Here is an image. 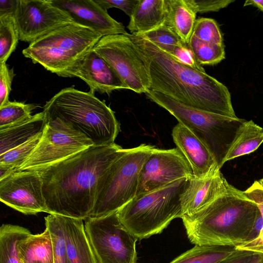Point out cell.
<instances>
[{"mask_svg": "<svg viewBox=\"0 0 263 263\" xmlns=\"http://www.w3.org/2000/svg\"><path fill=\"white\" fill-rule=\"evenodd\" d=\"M184 2L195 12L206 13L218 11L233 3V0H184Z\"/></svg>", "mask_w": 263, "mask_h": 263, "instance_id": "obj_35", "label": "cell"}, {"mask_svg": "<svg viewBox=\"0 0 263 263\" xmlns=\"http://www.w3.org/2000/svg\"><path fill=\"white\" fill-rule=\"evenodd\" d=\"M235 248L237 250H246L263 254V227L256 238Z\"/></svg>", "mask_w": 263, "mask_h": 263, "instance_id": "obj_39", "label": "cell"}, {"mask_svg": "<svg viewBox=\"0 0 263 263\" xmlns=\"http://www.w3.org/2000/svg\"><path fill=\"white\" fill-rule=\"evenodd\" d=\"M255 253L252 251L237 250L233 255L219 263H250Z\"/></svg>", "mask_w": 263, "mask_h": 263, "instance_id": "obj_40", "label": "cell"}, {"mask_svg": "<svg viewBox=\"0 0 263 263\" xmlns=\"http://www.w3.org/2000/svg\"><path fill=\"white\" fill-rule=\"evenodd\" d=\"M20 257L23 263H53V246L49 230L30 234L17 245Z\"/></svg>", "mask_w": 263, "mask_h": 263, "instance_id": "obj_23", "label": "cell"}, {"mask_svg": "<svg viewBox=\"0 0 263 263\" xmlns=\"http://www.w3.org/2000/svg\"><path fill=\"white\" fill-rule=\"evenodd\" d=\"M250 263H263V254L255 252Z\"/></svg>", "mask_w": 263, "mask_h": 263, "instance_id": "obj_43", "label": "cell"}, {"mask_svg": "<svg viewBox=\"0 0 263 263\" xmlns=\"http://www.w3.org/2000/svg\"><path fill=\"white\" fill-rule=\"evenodd\" d=\"M43 133L0 155V180L15 172L24 163L40 142Z\"/></svg>", "mask_w": 263, "mask_h": 263, "instance_id": "obj_27", "label": "cell"}, {"mask_svg": "<svg viewBox=\"0 0 263 263\" xmlns=\"http://www.w3.org/2000/svg\"><path fill=\"white\" fill-rule=\"evenodd\" d=\"M145 94L194 134L208 148L220 169L240 127L246 120L193 108L157 91L149 90Z\"/></svg>", "mask_w": 263, "mask_h": 263, "instance_id": "obj_5", "label": "cell"}, {"mask_svg": "<svg viewBox=\"0 0 263 263\" xmlns=\"http://www.w3.org/2000/svg\"><path fill=\"white\" fill-rule=\"evenodd\" d=\"M172 135L177 148L187 161L194 177L204 178L220 170L208 148L184 125L178 123L173 128Z\"/></svg>", "mask_w": 263, "mask_h": 263, "instance_id": "obj_18", "label": "cell"}, {"mask_svg": "<svg viewBox=\"0 0 263 263\" xmlns=\"http://www.w3.org/2000/svg\"><path fill=\"white\" fill-rule=\"evenodd\" d=\"M192 34L208 43L224 45L219 26L212 18L201 17L196 20Z\"/></svg>", "mask_w": 263, "mask_h": 263, "instance_id": "obj_32", "label": "cell"}, {"mask_svg": "<svg viewBox=\"0 0 263 263\" xmlns=\"http://www.w3.org/2000/svg\"><path fill=\"white\" fill-rule=\"evenodd\" d=\"M155 147L141 144L123 149L98 182L90 217L118 211L136 197L141 170Z\"/></svg>", "mask_w": 263, "mask_h": 263, "instance_id": "obj_7", "label": "cell"}, {"mask_svg": "<svg viewBox=\"0 0 263 263\" xmlns=\"http://www.w3.org/2000/svg\"><path fill=\"white\" fill-rule=\"evenodd\" d=\"M128 34L102 36L93 49L110 65L126 89L145 93L150 89L149 77L135 44Z\"/></svg>", "mask_w": 263, "mask_h": 263, "instance_id": "obj_11", "label": "cell"}, {"mask_svg": "<svg viewBox=\"0 0 263 263\" xmlns=\"http://www.w3.org/2000/svg\"><path fill=\"white\" fill-rule=\"evenodd\" d=\"M45 221L52 239L53 263H69L61 216L49 214L45 217Z\"/></svg>", "mask_w": 263, "mask_h": 263, "instance_id": "obj_30", "label": "cell"}, {"mask_svg": "<svg viewBox=\"0 0 263 263\" xmlns=\"http://www.w3.org/2000/svg\"><path fill=\"white\" fill-rule=\"evenodd\" d=\"M20 40L14 14L0 15V63H6Z\"/></svg>", "mask_w": 263, "mask_h": 263, "instance_id": "obj_28", "label": "cell"}, {"mask_svg": "<svg viewBox=\"0 0 263 263\" xmlns=\"http://www.w3.org/2000/svg\"><path fill=\"white\" fill-rule=\"evenodd\" d=\"M128 35L146 67L149 90L165 94L193 108L237 118L230 93L222 83L205 72L182 63L151 41L139 35Z\"/></svg>", "mask_w": 263, "mask_h": 263, "instance_id": "obj_2", "label": "cell"}, {"mask_svg": "<svg viewBox=\"0 0 263 263\" xmlns=\"http://www.w3.org/2000/svg\"><path fill=\"white\" fill-rule=\"evenodd\" d=\"M154 44L159 48L182 63L189 66L196 70L205 72L204 68L195 59L193 52L188 45L186 46H180Z\"/></svg>", "mask_w": 263, "mask_h": 263, "instance_id": "obj_34", "label": "cell"}, {"mask_svg": "<svg viewBox=\"0 0 263 263\" xmlns=\"http://www.w3.org/2000/svg\"><path fill=\"white\" fill-rule=\"evenodd\" d=\"M243 193L257 205L263 218V186L258 181H255Z\"/></svg>", "mask_w": 263, "mask_h": 263, "instance_id": "obj_38", "label": "cell"}, {"mask_svg": "<svg viewBox=\"0 0 263 263\" xmlns=\"http://www.w3.org/2000/svg\"><path fill=\"white\" fill-rule=\"evenodd\" d=\"M193 175L187 161L177 147L169 149L155 147L141 170L136 196Z\"/></svg>", "mask_w": 263, "mask_h": 263, "instance_id": "obj_13", "label": "cell"}, {"mask_svg": "<svg viewBox=\"0 0 263 263\" xmlns=\"http://www.w3.org/2000/svg\"><path fill=\"white\" fill-rule=\"evenodd\" d=\"M252 6L255 7L263 12V0H248L246 1L244 4V6Z\"/></svg>", "mask_w": 263, "mask_h": 263, "instance_id": "obj_42", "label": "cell"}, {"mask_svg": "<svg viewBox=\"0 0 263 263\" xmlns=\"http://www.w3.org/2000/svg\"><path fill=\"white\" fill-rule=\"evenodd\" d=\"M139 36L155 44L180 46L188 45L175 32L164 24Z\"/></svg>", "mask_w": 263, "mask_h": 263, "instance_id": "obj_33", "label": "cell"}, {"mask_svg": "<svg viewBox=\"0 0 263 263\" xmlns=\"http://www.w3.org/2000/svg\"><path fill=\"white\" fill-rule=\"evenodd\" d=\"M14 73L6 63H0V107L8 103Z\"/></svg>", "mask_w": 263, "mask_h": 263, "instance_id": "obj_36", "label": "cell"}, {"mask_svg": "<svg viewBox=\"0 0 263 263\" xmlns=\"http://www.w3.org/2000/svg\"><path fill=\"white\" fill-rule=\"evenodd\" d=\"M102 8L107 11L111 8L122 10L129 17L132 15L139 0H95Z\"/></svg>", "mask_w": 263, "mask_h": 263, "instance_id": "obj_37", "label": "cell"}, {"mask_svg": "<svg viewBox=\"0 0 263 263\" xmlns=\"http://www.w3.org/2000/svg\"><path fill=\"white\" fill-rule=\"evenodd\" d=\"M188 178L136 196L118 211L123 224L138 239L161 233L175 218H182L180 196Z\"/></svg>", "mask_w": 263, "mask_h": 263, "instance_id": "obj_6", "label": "cell"}, {"mask_svg": "<svg viewBox=\"0 0 263 263\" xmlns=\"http://www.w3.org/2000/svg\"><path fill=\"white\" fill-rule=\"evenodd\" d=\"M123 148L92 145L39 171L46 212L85 220L93 209L98 182Z\"/></svg>", "mask_w": 263, "mask_h": 263, "instance_id": "obj_1", "label": "cell"}, {"mask_svg": "<svg viewBox=\"0 0 263 263\" xmlns=\"http://www.w3.org/2000/svg\"><path fill=\"white\" fill-rule=\"evenodd\" d=\"M188 46L200 65H215L225 58L224 45L202 41L192 35Z\"/></svg>", "mask_w": 263, "mask_h": 263, "instance_id": "obj_29", "label": "cell"}, {"mask_svg": "<svg viewBox=\"0 0 263 263\" xmlns=\"http://www.w3.org/2000/svg\"><path fill=\"white\" fill-rule=\"evenodd\" d=\"M42 138L30 156L15 171H40L92 145L82 133L59 119L46 120Z\"/></svg>", "mask_w": 263, "mask_h": 263, "instance_id": "obj_10", "label": "cell"}, {"mask_svg": "<svg viewBox=\"0 0 263 263\" xmlns=\"http://www.w3.org/2000/svg\"><path fill=\"white\" fill-rule=\"evenodd\" d=\"M46 120L59 119L82 133L96 146L109 145L120 131L114 112L90 92L62 89L43 107Z\"/></svg>", "mask_w": 263, "mask_h": 263, "instance_id": "obj_4", "label": "cell"}, {"mask_svg": "<svg viewBox=\"0 0 263 263\" xmlns=\"http://www.w3.org/2000/svg\"><path fill=\"white\" fill-rule=\"evenodd\" d=\"M258 181L260 183V184L263 186V178L260 179Z\"/></svg>", "mask_w": 263, "mask_h": 263, "instance_id": "obj_44", "label": "cell"}, {"mask_svg": "<svg viewBox=\"0 0 263 263\" xmlns=\"http://www.w3.org/2000/svg\"><path fill=\"white\" fill-rule=\"evenodd\" d=\"M263 142V128L252 120L240 127L227 154L226 162L256 151Z\"/></svg>", "mask_w": 263, "mask_h": 263, "instance_id": "obj_24", "label": "cell"}, {"mask_svg": "<svg viewBox=\"0 0 263 263\" xmlns=\"http://www.w3.org/2000/svg\"><path fill=\"white\" fill-rule=\"evenodd\" d=\"M164 20V0H139L127 27L132 34L140 35L160 26Z\"/></svg>", "mask_w": 263, "mask_h": 263, "instance_id": "obj_21", "label": "cell"}, {"mask_svg": "<svg viewBox=\"0 0 263 263\" xmlns=\"http://www.w3.org/2000/svg\"><path fill=\"white\" fill-rule=\"evenodd\" d=\"M67 12L74 22L89 27L102 36L128 34L122 23L112 18L95 0H50Z\"/></svg>", "mask_w": 263, "mask_h": 263, "instance_id": "obj_16", "label": "cell"}, {"mask_svg": "<svg viewBox=\"0 0 263 263\" xmlns=\"http://www.w3.org/2000/svg\"><path fill=\"white\" fill-rule=\"evenodd\" d=\"M232 186L220 170L204 178L193 175L188 178L187 184L180 196L183 216L198 212Z\"/></svg>", "mask_w": 263, "mask_h": 263, "instance_id": "obj_17", "label": "cell"}, {"mask_svg": "<svg viewBox=\"0 0 263 263\" xmlns=\"http://www.w3.org/2000/svg\"><path fill=\"white\" fill-rule=\"evenodd\" d=\"M18 0H1L0 15L14 14Z\"/></svg>", "mask_w": 263, "mask_h": 263, "instance_id": "obj_41", "label": "cell"}, {"mask_svg": "<svg viewBox=\"0 0 263 263\" xmlns=\"http://www.w3.org/2000/svg\"><path fill=\"white\" fill-rule=\"evenodd\" d=\"M236 251L234 247L195 245L170 263H219Z\"/></svg>", "mask_w": 263, "mask_h": 263, "instance_id": "obj_26", "label": "cell"}, {"mask_svg": "<svg viewBox=\"0 0 263 263\" xmlns=\"http://www.w3.org/2000/svg\"><path fill=\"white\" fill-rule=\"evenodd\" d=\"M102 37L90 28L73 22L30 43L22 53L57 74L92 50Z\"/></svg>", "mask_w": 263, "mask_h": 263, "instance_id": "obj_8", "label": "cell"}, {"mask_svg": "<svg viewBox=\"0 0 263 263\" xmlns=\"http://www.w3.org/2000/svg\"><path fill=\"white\" fill-rule=\"evenodd\" d=\"M46 124L42 111L22 122L0 129V155L42 133Z\"/></svg>", "mask_w": 263, "mask_h": 263, "instance_id": "obj_20", "label": "cell"}, {"mask_svg": "<svg viewBox=\"0 0 263 263\" xmlns=\"http://www.w3.org/2000/svg\"><path fill=\"white\" fill-rule=\"evenodd\" d=\"M42 184L39 171L15 172L0 180V200L25 215L46 212Z\"/></svg>", "mask_w": 263, "mask_h": 263, "instance_id": "obj_14", "label": "cell"}, {"mask_svg": "<svg viewBox=\"0 0 263 263\" xmlns=\"http://www.w3.org/2000/svg\"><path fill=\"white\" fill-rule=\"evenodd\" d=\"M84 220L85 230L98 263H137L138 239L121 222L118 211Z\"/></svg>", "mask_w": 263, "mask_h": 263, "instance_id": "obj_9", "label": "cell"}, {"mask_svg": "<svg viewBox=\"0 0 263 263\" xmlns=\"http://www.w3.org/2000/svg\"><path fill=\"white\" fill-rule=\"evenodd\" d=\"M30 234L28 229L22 226L3 224L0 228V263H23L17 245Z\"/></svg>", "mask_w": 263, "mask_h": 263, "instance_id": "obj_25", "label": "cell"}, {"mask_svg": "<svg viewBox=\"0 0 263 263\" xmlns=\"http://www.w3.org/2000/svg\"><path fill=\"white\" fill-rule=\"evenodd\" d=\"M34 104L11 102L0 107V129L20 123L30 118Z\"/></svg>", "mask_w": 263, "mask_h": 263, "instance_id": "obj_31", "label": "cell"}, {"mask_svg": "<svg viewBox=\"0 0 263 263\" xmlns=\"http://www.w3.org/2000/svg\"><path fill=\"white\" fill-rule=\"evenodd\" d=\"M164 24L189 44L193 33L196 14L184 0H164Z\"/></svg>", "mask_w": 263, "mask_h": 263, "instance_id": "obj_22", "label": "cell"}, {"mask_svg": "<svg viewBox=\"0 0 263 263\" xmlns=\"http://www.w3.org/2000/svg\"><path fill=\"white\" fill-rule=\"evenodd\" d=\"M14 16L20 40L30 43L74 22L50 0H18Z\"/></svg>", "mask_w": 263, "mask_h": 263, "instance_id": "obj_12", "label": "cell"}, {"mask_svg": "<svg viewBox=\"0 0 263 263\" xmlns=\"http://www.w3.org/2000/svg\"><path fill=\"white\" fill-rule=\"evenodd\" d=\"M69 263H98L83 219L61 216Z\"/></svg>", "mask_w": 263, "mask_h": 263, "instance_id": "obj_19", "label": "cell"}, {"mask_svg": "<svg viewBox=\"0 0 263 263\" xmlns=\"http://www.w3.org/2000/svg\"><path fill=\"white\" fill-rule=\"evenodd\" d=\"M65 78L77 77L90 88V92L110 94L113 90L126 87L112 68L93 49L70 65L57 73Z\"/></svg>", "mask_w": 263, "mask_h": 263, "instance_id": "obj_15", "label": "cell"}, {"mask_svg": "<svg viewBox=\"0 0 263 263\" xmlns=\"http://www.w3.org/2000/svg\"><path fill=\"white\" fill-rule=\"evenodd\" d=\"M259 212L243 191L232 186L198 212L181 219L192 243L236 248L251 240Z\"/></svg>", "mask_w": 263, "mask_h": 263, "instance_id": "obj_3", "label": "cell"}]
</instances>
